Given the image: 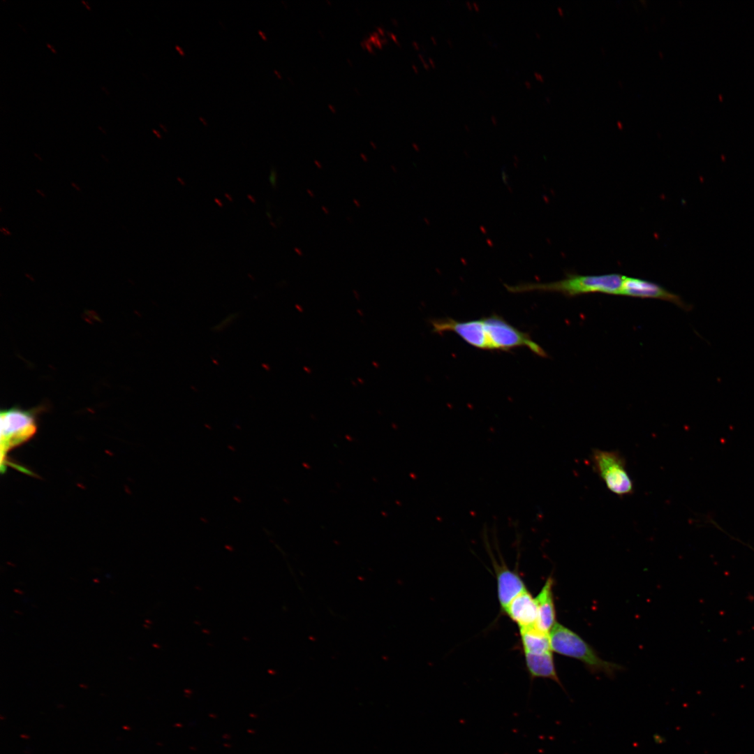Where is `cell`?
<instances>
[{
	"mask_svg": "<svg viewBox=\"0 0 754 754\" xmlns=\"http://www.w3.org/2000/svg\"><path fill=\"white\" fill-rule=\"evenodd\" d=\"M623 280V276L618 274H568L567 277L553 282L528 283L505 287L509 292L515 293L530 291L557 292L570 297L592 293L620 295Z\"/></svg>",
	"mask_w": 754,
	"mask_h": 754,
	"instance_id": "6da1fadb",
	"label": "cell"
},
{
	"mask_svg": "<svg viewBox=\"0 0 754 754\" xmlns=\"http://www.w3.org/2000/svg\"><path fill=\"white\" fill-rule=\"evenodd\" d=\"M549 638L552 651L582 662L592 672L613 676L621 669L619 665L602 659L579 635L559 623L550 630Z\"/></svg>",
	"mask_w": 754,
	"mask_h": 754,
	"instance_id": "7a4b0ae2",
	"label": "cell"
},
{
	"mask_svg": "<svg viewBox=\"0 0 754 754\" xmlns=\"http://www.w3.org/2000/svg\"><path fill=\"white\" fill-rule=\"evenodd\" d=\"M0 418L1 471L4 473L10 465L8 453L33 437L37 425L32 411L19 408L1 411Z\"/></svg>",
	"mask_w": 754,
	"mask_h": 754,
	"instance_id": "3957f363",
	"label": "cell"
},
{
	"mask_svg": "<svg viewBox=\"0 0 754 754\" xmlns=\"http://www.w3.org/2000/svg\"><path fill=\"white\" fill-rule=\"evenodd\" d=\"M591 459L594 471L610 491L619 496L633 493L634 485L626 459L619 451L595 448Z\"/></svg>",
	"mask_w": 754,
	"mask_h": 754,
	"instance_id": "277c9868",
	"label": "cell"
},
{
	"mask_svg": "<svg viewBox=\"0 0 754 754\" xmlns=\"http://www.w3.org/2000/svg\"><path fill=\"white\" fill-rule=\"evenodd\" d=\"M482 319L491 350L508 351L515 348L526 347L540 357L547 356L543 348L534 342L528 334L517 329L498 315L493 314Z\"/></svg>",
	"mask_w": 754,
	"mask_h": 754,
	"instance_id": "5b68a950",
	"label": "cell"
},
{
	"mask_svg": "<svg viewBox=\"0 0 754 754\" xmlns=\"http://www.w3.org/2000/svg\"><path fill=\"white\" fill-rule=\"evenodd\" d=\"M487 531V526H484L482 536L496 575L498 599L503 612L510 602L526 590V587L519 575L507 567L499 550L500 563L496 561L491 549Z\"/></svg>",
	"mask_w": 754,
	"mask_h": 754,
	"instance_id": "8992f818",
	"label": "cell"
},
{
	"mask_svg": "<svg viewBox=\"0 0 754 754\" xmlns=\"http://www.w3.org/2000/svg\"><path fill=\"white\" fill-rule=\"evenodd\" d=\"M433 331L438 334L452 332L469 345L477 348L491 350V345L482 318L468 321H457L450 318L431 320Z\"/></svg>",
	"mask_w": 754,
	"mask_h": 754,
	"instance_id": "52a82bcc",
	"label": "cell"
},
{
	"mask_svg": "<svg viewBox=\"0 0 754 754\" xmlns=\"http://www.w3.org/2000/svg\"><path fill=\"white\" fill-rule=\"evenodd\" d=\"M626 296L654 298L670 302L677 306L688 309V305L677 295L666 290L661 286L644 279L623 276L621 294Z\"/></svg>",
	"mask_w": 754,
	"mask_h": 754,
	"instance_id": "ba28073f",
	"label": "cell"
},
{
	"mask_svg": "<svg viewBox=\"0 0 754 754\" xmlns=\"http://www.w3.org/2000/svg\"><path fill=\"white\" fill-rule=\"evenodd\" d=\"M503 612L518 625L519 629L536 625L538 612L535 598L527 589L516 596Z\"/></svg>",
	"mask_w": 754,
	"mask_h": 754,
	"instance_id": "9c48e42d",
	"label": "cell"
},
{
	"mask_svg": "<svg viewBox=\"0 0 754 754\" xmlns=\"http://www.w3.org/2000/svg\"><path fill=\"white\" fill-rule=\"evenodd\" d=\"M553 583L552 577H549L535 598L538 612L536 626L540 630L547 633H549L556 623L552 591Z\"/></svg>",
	"mask_w": 754,
	"mask_h": 754,
	"instance_id": "30bf717a",
	"label": "cell"
},
{
	"mask_svg": "<svg viewBox=\"0 0 754 754\" xmlns=\"http://www.w3.org/2000/svg\"><path fill=\"white\" fill-rule=\"evenodd\" d=\"M526 670L531 680L535 678L549 679L563 685L557 674L552 651L542 653H524Z\"/></svg>",
	"mask_w": 754,
	"mask_h": 754,
	"instance_id": "8fae6325",
	"label": "cell"
},
{
	"mask_svg": "<svg viewBox=\"0 0 754 754\" xmlns=\"http://www.w3.org/2000/svg\"><path fill=\"white\" fill-rule=\"evenodd\" d=\"M521 643L524 653H542L550 651L549 633L533 626L519 629Z\"/></svg>",
	"mask_w": 754,
	"mask_h": 754,
	"instance_id": "7c38bea8",
	"label": "cell"
},
{
	"mask_svg": "<svg viewBox=\"0 0 754 754\" xmlns=\"http://www.w3.org/2000/svg\"><path fill=\"white\" fill-rule=\"evenodd\" d=\"M418 57H419V58L420 59V60L422 61V64H423V66H424V68H425L426 69H429V64H428V63H427V61H426L424 60V59L423 56H422V54H418Z\"/></svg>",
	"mask_w": 754,
	"mask_h": 754,
	"instance_id": "4fadbf2b",
	"label": "cell"
},
{
	"mask_svg": "<svg viewBox=\"0 0 754 754\" xmlns=\"http://www.w3.org/2000/svg\"><path fill=\"white\" fill-rule=\"evenodd\" d=\"M533 75H534L535 77V78H536V79H537L538 80H539V81H541V82H543V81H544V76H543V75H542V74H540V73H538V72L535 71V72L533 73Z\"/></svg>",
	"mask_w": 754,
	"mask_h": 754,
	"instance_id": "5bb4252c",
	"label": "cell"
},
{
	"mask_svg": "<svg viewBox=\"0 0 754 754\" xmlns=\"http://www.w3.org/2000/svg\"><path fill=\"white\" fill-rule=\"evenodd\" d=\"M0 231H1V232H2L5 235H10V232L7 229H6L4 228H1L0 229Z\"/></svg>",
	"mask_w": 754,
	"mask_h": 754,
	"instance_id": "9a60e30c",
	"label": "cell"
},
{
	"mask_svg": "<svg viewBox=\"0 0 754 754\" xmlns=\"http://www.w3.org/2000/svg\"><path fill=\"white\" fill-rule=\"evenodd\" d=\"M491 122H492V124H493L494 125H496V124H497V122H498V121H497V119H496V117H495L494 115H491Z\"/></svg>",
	"mask_w": 754,
	"mask_h": 754,
	"instance_id": "2e32d148",
	"label": "cell"
},
{
	"mask_svg": "<svg viewBox=\"0 0 754 754\" xmlns=\"http://www.w3.org/2000/svg\"><path fill=\"white\" fill-rule=\"evenodd\" d=\"M472 5H473V8H474V9H475V10L476 11H478V10H480V7H479L478 4V3H477L475 2V1H473V2L472 3Z\"/></svg>",
	"mask_w": 754,
	"mask_h": 754,
	"instance_id": "e0dca14e",
	"label": "cell"
},
{
	"mask_svg": "<svg viewBox=\"0 0 754 754\" xmlns=\"http://www.w3.org/2000/svg\"><path fill=\"white\" fill-rule=\"evenodd\" d=\"M428 60H429V63L430 66H431L433 68H435V63H434V61L433 60V59L429 57L428 59Z\"/></svg>",
	"mask_w": 754,
	"mask_h": 754,
	"instance_id": "ac0fdd59",
	"label": "cell"
},
{
	"mask_svg": "<svg viewBox=\"0 0 754 754\" xmlns=\"http://www.w3.org/2000/svg\"><path fill=\"white\" fill-rule=\"evenodd\" d=\"M524 85H525V86H526V87L527 88H531V82H530V81H528V80H526V81L524 82Z\"/></svg>",
	"mask_w": 754,
	"mask_h": 754,
	"instance_id": "d6986e66",
	"label": "cell"
},
{
	"mask_svg": "<svg viewBox=\"0 0 754 754\" xmlns=\"http://www.w3.org/2000/svg\"><path fill=\"white\" fill-rule=\"evenodd\" d=\"M466 4L469 9H471L473 8L472 3H471L469 1H466Z\"/></svg>",
	"mask_w": 754,
	"mask_h": 754,
	"instance_id": "ffe728a7",
	"label": "cell"
},
{
	"mask_svg": "<svg viewBox=\"0 0 754 754\" xmlns=\"http://www.w3.org/2000/svg\"><path fill=\"white\" fill-rule=\"evenodd\" d=\"M557 10H558V12H559V13L560 15H563V9L561 8V7H560V6H558V7H557Z\"/></svg>",
	"mask_w": 754,
	"mask_h": 754,
	"instance_id": "44dd1931",
	"label": "cell"
},
{
	"mask_svg": "<svg viewBox=\"0 0 754 754\" xmlns=\"http://www.w3.org/2000/svg\"><path fill=\"white\" fill-rule=\"evenodd\" d=\"M431 41L433 42V43H434V44H436V43H437V40H436V38H435V37H434V36H431Z\"/></svg>",
	"mask_w": 754,
	"mask_h": 754,
	"instance_id": "7402d4cb",
	"label": "cell"
},
{
	"mask_svg": "<svg viewBox=\"0 0 754 754\" xmlns=\"http://www.w3.org/2000/svg\"><path fill=\"white\" fill-rule=\"evenodd\" d=\"M413 46H414V47H415L416 49H419V47H419V45H418V43H417L416 41H413Z\"/></svg>",
	"mask_w": 754,
	"mask_h": 754,
	"instance_id": "603a6c76",
	"label": "cell"
},
{
	"mask_svg": "<svg viewBox=\"0 0 754 754\" xmlns=\"http://www.w3.org/2000/svg\"><path fill=\"white\" fill-rule=\"evenodd\" d=\"M71 185H72V186H73L74 188H76V189H77V191H80V187H79V186H77V185H76V184H75V183H71Z\"/></svg>",
	"mask_w": 754,
	"mask_h": 754,
	"instance_id": "cb8c5ba5",
	"label": "cell"
},
{
	"mask_svg": "<svg viewBox=\"0 0 754 754\" xmlns=\"http://www.w3.org/2000/svg\"><path fill=\"white\" fill-rule=\"evenodd\" d=\"M36 192L40 194V195L43 196V197L45 196V194L42 191H40L39 189H36Z\"/></svg>",
	"mask_w": 754,
	"mask_h": 754,
	"instance_id": "d4e9b609",
	"label": "cell"
},
{
	"mask_svg": "<svg viewBox=\"0 0 754 754\" xmlns=\"http://www.w3.org/2000/svg\"><path fill=\"white\" fill-rule=\"evenodd\" d=\"M447 42H448V44H449V45H450V46H452V45H453V43H452V40H450V38H448V39H447Z\"/></svg>",
	"mask_w": 754,
	"mask_h": 754,
	"instance_id": "484cf974",
	"label": "cell"
},
{
	"mask_svg": "<svg viewBox=\"0 0 754 754\" xmlns=\"http://www.w3.org/2000/svg\"><path fill=\"white\" fill-rule=\"evenodd\" d=\"M47 46L52 50L53 53H56V51H54V50L52 47L51 45H50V44H47Z\"/></svg>",
	"mask_w": 754,
	"mask_h": 754,
	"instance_id": "4316f807",
	"label": "cell"
},
{
	"mask_svg": "<svg viewBox=\"0 0 754 754\" xmlns=\"http://www.w3.org/2000/svg\"><path fill=\"white\" fill-rule=\"evenodd\" d=\"M412 67H413V69L415 71V73H417L418 70H417V68L416 67V66L413 64Z\"/></svg>",
	"mask_w": 754,
	"mask_h": 754,
	"instance_id": "83f0119b",
	"label": "cell"
},
{
	"mask_svg": "<svg viewBox=\"0 0 754 754\" xmlns=\"http://www.w3.org/2000/svg\"><path fill=\"white\" fill-rule=\"evenodd\" d=\"M617 125H618L619 128H623V125H622L621 122L618 121Z\"/></svg>",
	"mask_w": 754,
	"mask_h": 754,
	"instance_id": "f1b7e54d",
	"label": "cell"
},
{
	"mask_svg": "<svg viewBox=\"0 0 754 754\" xmlns=\"http://www.w3.org/2000/svg\"><path fill=\"white\" fill-rule=\"evenodd\" d=\"M464 128H465V129H466V131H468L470 130V128H469V126H468L467 124H465V125H464Z\"/></svg>",
	"mask_w": 754,
	"mask_h": 754,
	"instance_id": "f546056e",
	"label": "cell"
},
{
	"mask_svg": "<svg viewBox=\"0 0 754 754\" xmlns=\"http://www.w3.org/2000/svg\"><path fill=\"white\" fill-rule=\"evenodd\" d=\"M82 3H84V4L85 5V6L87 7V8L88 10H90V9H91V8H90V7H89V6H88V5H87V4H86V2H85V1H82Z\"/></svg>",
	"mask_w": 754,
	"mask_h": 754,
	"instance_id": "4dcf8cb0",
	"label": "cell"
},
{
	"mask_svg": "<svg viewBox=\"0 0 754 754\" xmlns=\"http://www.w3.org/2000/svg\"><path fill=\"white\" fill-rule=\"evenodd\" d=\"M535 36H537L538 38H540V35L539 34V33H538V32H535Z\"/></svg>",
	"mask_w": 754,
	"mask_h": 754,
	"instance_id": "1f68e13d",
	"label": "cell"
},
{
	"mask_svg": "<svg viewBox=\"0 0 754 754\" xmlns=\"http://www.w3.org/2000/svg\"><path fill=\"white\" fill-rule=\"evenodd\" d=\"M545 98H546L547 101L549 102V100H550V99H549V97H546Z\"/></svg>",
	"mask_w": 754,
	"mask_h": 754,
	"instance_id": "d6a6232c",
	"label": "cell"
}]
</instances>
